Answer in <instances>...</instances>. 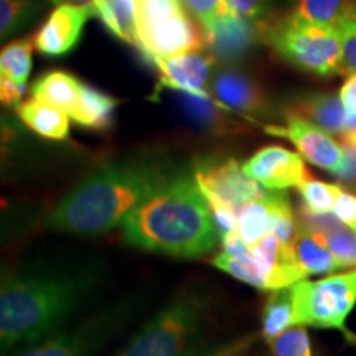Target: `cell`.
<instances>
[{
    "label": "cell",
    "mask_w": 356,
    "mask_h": 356,
    "mask_svg": "<svg viewBox=\"0 0 356 356\" xmlns=\"http://www.w3.org/2000/svg\"><path fill=\"white\" fill-rule=\"evenodd\" d=\"M267 33L269 30H266L261 19H243L231 13H221L204 37L213 56L226 63H233L248 55L257 40L262 35L267 37Z\"/></svg>",
    "instance_id": "4fadbf2b"
},
{
    "label": "cell",
    "mask_w": 356,
    "mask_h": 356,
    "mask_svg": "<svg viewBox=\"0 0 356 356\" xmlns=\"http://www.w3.org/2000/svg\"><path fill=\"white\" fill-rule=\"evenodd\" d=\"M353 6L351 0H297L287 19L299 24L335 29L341 17Z\"/></svg>",
    "instance_id": "d4e9b609"
},
{
    "label": "cell",
    "mask_w": 356,
    "mask_h": 356,
    "mask_svg": "<svg viewBox=\"0 0 356 356\" xmlns=\"http://www.w3.org/2000/svg\"><path fill=\"white\" fill-rule=\"evenodd\" d=\"M185 12L184 0H137V26Z\"/></svg>",
    "instance_id": "d6a6232c"
},
{
    "label": "cell",
    "mask_w": 356,
    "mask_h": 356,
    "mask_svg": "<svg viewBox=\"0 0 356 356\" xmlns=\"http://www.w3.org/2000/svg\"><path fill=\"white\" fill-rule=\"evenodd\" d=\"M243 170L267 190L299 188L312 178L305 159L280 145L262 147L243 163Z\"/></svg>",
    "instance_id": "8fae6325"
},
{
    "label": "cell",
    "mask_w": 356,
    "mask_h": 356,
    "mask_svg": "<svg viewBox=\"0 0 356 356\" xmlns=\"http://www.w3.org/2000/svg\"><path fill=\"white\" fill-rule=\"evenodd\" d=\"M17 114L30 131L44 137V139H68L71 118L66 111L56 108V106L32 97V99L20 102L17 106Z\"/></svg>",
    "instance_id": "e0dca14e"
},
{
    "label": "cell",
    "mask_w": 356,
    "mask_h": 356,
    "mask_svg": "<svg viewBox=\"0 0 356 356\" xmlns=\"http://www.w3.org/2000/svg\"><path fill=\"white\" fill-rule=\"evenodd\" d=\"M328 248L337 257L341 269L356 267V231L341 225L340 228L323 234Z\"/></svg>",
    "instance_id": "1f68e13d"
},
{
    "label": "cell",
    "mask_w": 356,
    "mask_h": 356,
    "mask_svg": "<svg viewBox=\"0 0 356 356\" xmlns=\"http://www.w3.org/2000/svg\"><path fill=\"white\" fill-rule=\"evenodd\" d=\"M297 325L335 328L348 340H356L346 328V320L356 305V267L320 280L293 284Z\"/></svg>",
    "instance_id": "8992f818"
},
{
    "label": "cell",
    "mask_w": 356,
    "mask_h": 356,
    "mask_svg": "<svg viewBox=\"0 0 356 356\" xmlns=\"http://www.w3.org/2000/svg\"><path fill=\"white\" fill-rule=\"evenodd\" d=\"M118 106L119 101L114 96L83 83L78 104L70 113V118L78 126L91 131H108L113 126Z\"/></svg>",
    "instance_id": "ac0fdd59"
},
{
    "label": "cell",
    "mask_w": 356,
    "mask_h": 356,
    "mask_svg": "<svg viewBox=\"0 0 356 356\" xmlns=\"http://www.w3.org/2000/svg\"><path fill=\"white\" fill-rule=\"evenodd\" d=\"M273 356H314L309 333L302 325L287 328L269 341Z\"/></svg>",
    "instance_id": "f546056e"
},
{
    "label": "cell",
    "mask_w": 356,
    "mask_h": 356,
    "mask_svg": "<svg viewBox=\"0 0 356 356\" xmlns=\"http://www.w3.org/2000/svg\"><path fill=\"white\" fill-rule=\"evenodd\" d=\"M33 38L15 40L0 53V81H8L26 88V81L32 71Z\"/></svg>",
    "instance_id": "484cf974"
},
{
    "label": "cell",
    "mask_w": 356,
    "mask_h": 356,
    "mask_svg": "<svg viewBox=\"0 0 356 356\" xmlns=\"http://www.w3.org/2000/svg\"><path fill=\"white\" fill-rule=\"evenodd\" d=\"M177 101L191 122L197 124L204 131L222 134L233 129L228 119L222 114L221 106L211 99L207 92L175 91Z\"/></svg>",
    "instance_id": "cb8c5ba5"
},
{
    "label": "cell",
    "mask_w": 356,
    "mask_h": 356,
    "mask_svg": "<svg viewBox=\"0 0 356 356\" xmlns=\"http://www.w3.org/2000/svg\"><path fill=\"white\" fill-rule=\"evenodd\" d=\"M195 177L204 193L216 195L238 208L239 213L246 204L264 198L269 191L254 178L246 175L243 165L233 159L225 162L198 163L195 167Z\"/></svg>",
    "instance_id": "30bf717a"
},
{
    "label": "cell",
    "mask_w": 356,
    "mask_h": 356,
    "mask_svg": "<svg viewBox=\"0 0 356 356\" xmlns=\"http://www.w3.org/2000/svg\"><path fill=\"white\" fill-rule=\"evenodd\" d=\"M287 111L300 114L302 118L338 137L345 132L350 121V113L345 109L340 96L328 92H312L302 96Z\"/></svg>",
    "instance_id": "2e32d148"
},
{
    "label": "cell",
    "mask_w": 356,
    "mask_h": 356,
    "mask_svg": "<svg viewBox=\"0 0 356 356\" xmlns=\"http://www.w3.org/2000/svg\"><path fill=\"white\" fill-rule=\"evenodd\" d=\"M81 81L66 71H50L40 76L32 86V97L71 113L78 104Z\"/></svg>",
    "instance_id": "44dd1931"
},
{
    "label": "cell",
    "mask_w": 356,
    "mask_h": 356,
    "mask_svg": "<svg viewBox=\"0 0 356 356\" xmlns=\"http://www.w3.org/2000/svg\"><path fill=\"white\" fill-rule=\"evenodd\" d=\"M95 17L114 37L137 47V0H91Z\"/></svg>",
    "instance_id": "ffe728a7"
},
{
    "label": "cell",
    "mask_w": 356,
    "mask_h": 356,
    "mask_svg": "<svg viewBox=\"0 0 356 356\" xmlns=\"http://www.w3.org/2000/svg\"><path fill=\"white\" fill-rule=\"evenodd\" d=\"M267 134L284 137L297 149L305 162L332 173L340 175L345 165V149L341 142L333 139V134L302 118L300 114L286 111L284 126H267Z\"/></svg>",
    "instance_id": "ba28073f"
},
{
    "label": "cell",
    "mask_w": 356,
    "mask_h": 356,
    "mask_svg": "<svg viewBox=\"0 0 356 356\" xmlns=\"http://www.w3.org/2000/svg\"><path fill=\"white\" fill-rule=\"evenodd\" d=\"M102 282L96 261L38 257L2 277L0 350L2 356L38 343L66 327Z\"/></svg>",
    "instance_id": "6da1fadb"
},
{
    "label": "cell",
    "mask_w": 356,
    "mask_h": 356,
    "mask_svg": "<svg viewBox=\"0 0 356 356\" xmlns=\"http://www.w3.org/2000/svg\"><path fill=\"white\" fill-rule=\"evenodd\" d=\"M270 0H222L221 13L243 17V19H261Z\"/></svg>",
    "instance_id": "d590c367"
},
{
    "label": "cell",
    "mask_w": 356,
    "mask_h": 356,
    "mask_svg": "<svg viewBox=\"0 0 356 356\" xmlns=\"http://www.w3.org/2000/svg\"><path fill=\"white\" fill-rule=\"evenodd\" d=\"M267 203L270 207V233L282 243L292 244L299 233V221L293 215L287 195H284V190H269Z\"/></svg>",
    "instance_id": "83f0119b"
},
{
    "label": "cell",
    "mask_w": 356,
    "mask_h": 356,
    "mask_svg": "<svg viewBox=\"0 0 356 356\" xmlns=\"http://www.w3.org/2000/svg\"><path fill=\"white\" fill-rule=\"evenodd\" d=\"M213 266L229 274L231 277L241 280L249 286L262 289V291H275V279L273 270L254 259L251 254L248 256H233L228 252L220 251L211 259Z\"/></svg>",
    "instance_id": "603a6c76"
},
{
    "label": "cell",
    "mask_w": 356,
    "mask_h": 356,
    "mask_svg": "<svg viewBox=\"0 0 356 356\" xmlns=\"http://www.w3.org/2000/svg\"><path fill=\"white\" fill-rule=\"evenodd\" d=\"M340 185L327 184V181L310 178V180H307L305 184L299 186V193L302 198L300 208L310 213H317V215L332 213L338 193H340Z\"/></svg>",
    "instance_id": "f1b7e54d"
},
{
    "label": "cell",
    "mask_w": 356,
    "mask_h": 356,
    "mask_svg": "<svg viewBox=\"0 0 356 356\" xmlns=\"http://www.w3.org/2000/svg\"><path fill=\"white\" fill-rule=\"evenodd\" d=\"M211 91L221 104L241 113L261 115L269 108L264 89L239 70H218L211 78Z\"/></svg>",
    "instance_id": "9a60e30c"
},
{
    "label": "cell",
    "mask_w": 356,
    "mask_h": 356,
    "mask_svg": "<svg viewBox=\"0 0 356 356\" xmlns=\"http://www.w3.org/2000/svg\"><path fill=\"white\" fill-rule=\"evenodd\" d=\"M269 193V191H267ZM270 231V207L267 203V195L262 200L246 204L239 213L238 234L244 239L249 248L259 243Z\"/></svg>",
    "instance_id": "4316f807"
},
{
    "label": "cell",
    "mask_w": 356,
    "mask_h": 356,
    "mask_svg": "<svg viewBox=\"0 0 356 356\" xmlns=\"http://www.w3.org/2000/svg\"><path fill=\"white\" fill-rule=\"evenodd\" d=\"M345 149V165L343 170L337 178L341 184L351 186L356 190V145L351 144H341Z\"/></svg>",
    "instance_id": "74e56055"
},
{
    "label": "cell",
    "mask_w": 356,
    "mask_h": 356,
    "mask_svg": "<svg viewBox=\"0 0 356 356\" xmlns=\"http://www.w3.org/2000/svg\"><path fill=\"white\" fill-rule=\"evenodd\" d=\"M50 2L56 3V6H63V3H84L91 2V0H50Z\"/></svg>",
    "instance_id": "b9f144b4"
},
{
    "label": "cell",
    "mask_w": 356,
    "mask_h": 356,
    "mask_svg": "<svg viewBox=\"0 0 356 356\" xmlns=\"http://www.w3.org/2000/svg\"><path fill=\"white\" fill-rule=\"evenodd\" d=\"M340 99L343 102L345 109L348 111L350 115L356 114V73L350 74L340 89Z\"/></svg>",
    "instance_id": "ab89813d"
},
{
    "label": "cell",
    "mask_w": 356,
    "mask_h": 356,
    "mask_svg": "<svg viewBox=\"0 0 356 356\" xmlns=\"http://www.w3.org/2000/svg\"><path fill=\"white\" fill-rule=\"evenodd\" d=\"M293 254L299 266L307 275L314 274H332L341 269L337 257L328 248L323 234L304 229L299 226V233L292 243Z\"/></svg>",
    "instance_id": "d6986e66"
},
{
    "label": "cell",
    "mask_w": 356,
    "mask_h": 356,
    "mask_svg": "<svg viewBox=\"0 0 356 356\" xmlns=\"http://www.w3.org/2000/svg\"><path fill=\"white\" fill-rule=\"evenodd\" d=\"M210 310L208 292L200 287H186L114 356H184L200 343Z\"/></svg>",
    "instance_id": "277c9868"
},
{
    "label": "cell",
    "mask_w": 356,
    "mask_h": 356,
    "mask_svg": "<svg viewBox=\"0 0 356 356\" xmlns=\"http://www.w3.org/2000/svg\"><path fill=\"white\" fill-rule=\"evenodd\" d=\"M184 6L198 20L203 32L207 33L220 17L222 0H184Z\"/></svg>",
    "instance_id": "e575fe53"
},
{
    "label": "cell",
    "mask_w": 356,
    "mask_h": 356,
    "mask_svg": "<svg viewBox=\"0 0 356 356\" xmlns=\"http://www.w3.org/2000/svg\"><path fill=\"white\" fill-rule=\"evenodd\" d=\"M32 0H0V32L2 38L15 32L30 10Z\"/></svg>",
    "instance_id": "836d02e7"
},
{
    "label": "cell",
    "mask_w": 356,
    "mask_h": 356,
    "mask_svg": "<svg viewBox=\"0 0 356 356\" xmlns=\"http://www.w3.org/2000/svg\"><path fill=\"white\" fill-rule=\"evenodd\" d=\"M121 228L132 246L184 259L210 254L221 241L195 172H178L134 208Z\"/></svg>",
    "instance_id": "3957f363"
},
{
    "label": "cell",
    "mask_w": 356,
    "mask_h": 356,
    "mask_svg": "<svg viewBox=\"0 0 356 356\" xmlns=\"http://www.w3.org/2000/svg\"><path fill=\"white\" fill-rule=\"evenodd\" d=\"M25 95V88L8 81H0V99L3 106H19Z\"/></svg>",
    "instance_id": "f35d334b"
},
{
    "label": "cell",
    "mask_w": 356,
    "mask_h": 356,
    "mask_svg": "<svg viewBox=\"0 0 356 356\" xmlns=\"http://www.w3.org/2000/svg\"><path fill=\"white\" fill-rule=\"evenodd\" d=\"M277 55L289 65L317 76L341 73V38L338 30L284 19L267 33Z\"/></svg>",
    "instance_id": "5b68a950"
},
{
    "label": "cell",
    "mask_w": 356,
    "mask_h": 356,
    "mask_svg": "<svg viewBox=\"0 0 356 356\" xmlns=\"http://www.w3.org/2000/svg\"><path fill=\"white\" fill-rule=\"evenodd\" d=\"M95 17L91 3L58 6L35 35V48L44 56H63L76 47L86 22Z\"/></svg>",
    "instance_id": "7c38bea8"
},
{
    "label": "cell",
    "mask_w": 356,
    "mask_h": 356,
    "mask_svg": "<svg viewBox=\"0 0 356 356\" xmlns=\"http://www.w3.org/2000/svg\"><path fill=\"white\" fill-rule=\"evenodd\" d=\"M162 73V83L173 91H188L202 95L211 81V70L215 58L203 50L190 51L170 58L150 60Z\"/></svg>",
    "instance_id": "5bb4252c"
},
{
    "label": "cell",
    "mask_w": 356,
    "mask_h": 356,
    "mask_svg": "<svg viewBox=\"0 0 356 356\" xmlns=\"http://www.w3.org/2000/svg\"><path fill=\"white\" fill-rule=\"evenodd\" d=\"M333 215L338 218L341 225L356 231V193L346 191L343 186L338 193L335 207H333Z\"/></svg>",
    "instance_id": "8d00e7d4"
},
{
    "label": "cell",
    "mask_w": 356,
    "mask_h": 356,
    "mask_svg": "<svg viewBox=\"0 0 356 356\" xmlns=\"http://www.w3.org/2000/svg\"><path fill=\"white\" fill-rule=\"evenodd\" d=\"M132 305L118 302L95 312L73 327H63L38 343L8 356H96L131 318Z\"/></svg>",
    "instance_id": "52a82bcc"
},
{
    "label": "cell",
    "mask_w": 356,
    "mask_h": 356,
    "mask_svg": "<svg viewBox=\"0 0 356 356\" xmlns=\"http://www.w3.org/2000/svg\"><path fill=\"white\" fill-rule=\"evenodd\" d=\"M178 172L167 162L136 157L99 167L71 188L48 215L50 229L70 234L108 233Z\"/></svg>",
    "instance_id": "7a4b0ae2"
},
{
    "label": "cell",
    "mask_w": 356,
    "mask_h": 356,
    "mask_svg": "<svg viewBox=\"0 0 356 356\" xmlns=\"http://www.w3.org/2000/svg\"><path fill=\"white\" fill-rule=\"evenodd\" d=\"M238 346H218V345H203L200 341L193 348L186 351L184 356H231Z\"/></svg>",
    "instance_id": "60d3db41"
},
{
    "label": "cell",
    "mask_w": 356,
    "mask_h": 356,
    "mask_svg": "<svg viewBox=\"0 0 356 356\" xmlns=\"http://www.w3.org/2000/svg\"><path fill=\"white\" fill-rule=\"evenodd\" d=\"M292 286L270 291L267 297L262 309V337L267 341H273L287 328L297 325L296 293Z\"/></svg>",
    "instance_id": "7402d4cb"
},
{
    "label": "cell",
    "mask_w": 356,
    "mask_h": 356,
    "mask_svg": "<svg viewBox=\"0 0 356 356\" xmlns=\"http://www.w3.org/2000/svg\"><path fill=\"white\" fill-rule=\"evenodd\" d=\"M341 38V74L356 73V6L353 3L337 26Z\"/></svg>",
    "instance_id": "4dcf8cb0"
},
{
    "label": "cell",
    "mask_w": 356,
    "mask_h": 356,
    "mask_svg": "<svg viewBox=\"0 0 356 356\" xmlns=\"http://www.w3.org/2000/svg\"><path fill=\"white\" fill-rule=\"evenodd\" d=\"M204 47L207 37L203 29L195 25L186 10L144 26H137V48L149 60L200 51Z\"/></svg>",
    "instance_id": "9c48e42d"
}]
</instances>
